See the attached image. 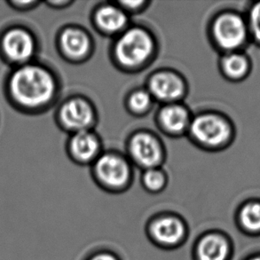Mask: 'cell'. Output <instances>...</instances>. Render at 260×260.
Returning a JSON list of instances; mask_svg holds the SVG:
<instances>
[{
  "mask_svg": "<svg viewBox=\"0 0 260 260\" xmlns=\"http://www.w3.org/2000/svg\"><path fill=\"white\" fill-rule=\"evenodd\" d=\"M154 43L148 32L134 28L124 32L116 43V59L127 67L144 63L151 55Z\"/></svg>",
  "mask_w": 260,
  "mask_h": 260,
  "instance_id": "obj_3",
  "label": "cell"
},
{
  "mask_svg": "<svg viewBox=\"0 0 260 260\" xmlns=\"http://www.w3.org/2000/svg\"><path fill=\"white\" fill-rule=\"evenodd\" d=\"M59 119L69 130L77 133L86 131L92 123L93 113L91 106L81 99H71L60 107Z\"/></svg>",
  "mask_w": 260,
  "mask_h": 260,
  "instance_id": "obj_7",
  "label": "cell"
},
{
  "mask_svg": "<svg viewBox=\"0 0 260 260\" xmlns=\"http://www.w3.org/2000/svg\"><path fill=\"white\" fill-rule=\"evenodd\" d=\"M215 39L222 48L236 49L246 39V26L243 19L235 14L220 15L213 27Z\"/></svg>",
  "mask_w": 260,
  "mask_h": 260,
  "instance_id": "obj_5",
  "label": "cell"
},
{
  "mask_svg": "<svg viewBox=\"0 0 260 260\" xmlns=\"http://www.w3.org/2000/svg\"><path fill=\"white\" fill-rule=\"evenodd\" d=\"M160 122L169 132L179 134L189 124V115L182 106L171 104L166 106L160 113Z\"/></svg>",
  "mask_w": 260,
  "mask_h": 260,
  "instance_id": "obj_13",
  "label": "cell"
},
{
  "mask_svg": "<svg viewBox=\"0 0 260 260\" xmlns=\"http://www.w3.org/2000/svg\"><path fill=\"white\" fill-rule=\"evenodd\" d=\"M130 153L134 161L148 169L155 168L162 159V148L151 134H138L132 138Z\"/></svg>",
  "mask_w": 260,
  "mask_h": 260,
  "instance_id": "obj_6",
  "label": "cell"
},
{
  "mask_svg": "<svg viewBox=\"0 0 260 260\" xmlns=\"http://www.w3.org/2000/svg\"><path fill=\"white\" fill-rule=\"evenodd\" d=\"M59 43L60 49L71 58L85 56L90 47V41L87 35L78 28H66L61 32Z\"/></svg>",
  "mask_w": 260,
  "mask_h": 260,
  "instance_id": "obj_12",
  "label": "cell"
},
{
  "mask_svg": "<svg viewBox=\"0 0 260 260\" xmlns=\"http://www.w3.org/2000/svg\"><path fill=\"white\" fill-rule=\"evenodd\" d=\"M246 260H260V253L254 254L252 256L248 257Z\"/></svg>",
  "mask_w": 260,
  "mask_h": 260,
  "instance_id": "obj_24",
  "label": "cell"
},
{
  "mask_svg": "<svg viewBox=\"0 0 260 260\" xmlns=\"http://www.w3.org/2000/svg\"><path fill=\"white\" fill-rule=\"evenodd\" d=\"M144 185L149 191L158 192L166 184V176L155 168L148 169L143 176Z\"/></svg>",
  "mask_w": 260,
  "mask_h": 260,
  "instance_id": "obj_18",
  "label": "cell"
},
{
  "mask_svg": "<svg viewBox=\"0 0 260 260\" xmlns=\"http://www.w3.org/2000/svg\"><path fill=\"white\" fill-rule=\"evenodd\" d=\"M143 2H137V1H134V2H123L122 5L123 7H127V8H131V9H136L139 8V7L142 5Z\"/></svg>",
  "mask_w": 260,
  "mask_h": 260,
  "instance_id": "obj_23",
  "label": "cell"
},
{
  "mask_svg": "<svg viewBox=\"0 0 260 260\" xmlns=\"http://www.w3.org/2000/svg\"><path fill=\"white\" fill-rule=\"evenodd\" d=\"M151 104V95L149 91L139 90L131 94L129 105L135 112H143Z\"/></svg>",
  "mask_w": 260,
  "mask_h": 260,
  "instance_id": "obj_19",
  "label": "cell"
},
{
  "mask_svg": "<svg viewBox=\"0 0 260 260\" xmlns=\"http://www.w3.org/2000/svg\"><path fill=\"white\" fill-rule=\"evenodd\" d=\"M7 5L18 12H28L35 8L39 3L37 1H18V0H10L7 1Z\"/></svg>",
  "mask_w": 260,
  "mask_h": 260,
  "instance_id": "obj_21",
  "label": "cell"
},
{
  "mask_svg": "<svg viewBox=\"0 0 260 260\" xmlns=\"http://www.w3.org/2000/svg\"><path fill=\"white\" fill-rule=\"evenodd\" d=\"M238 224L247 235L260 236V202L247 203L240 209Z\"/></svg>",
  "mask_w": 260,
  "mask_h": 260,
  "instance_id": "obj_16",
  "label": "cell"
},
{
  "mask_svg": "<svg viewBox=\"0 0 260 260\" xmlns=\"http://www.w3.org/2000/svg\"><path fill=\"white\" fill-rule=\"evenodd\" d=\"M222 67L225 74L233 78L243 77L247 71V60L243 55L230 53L222 60Z\"/></svg>",
  "mask_w": 260,
  "mask_h": 260,
  "instance_id": "obj_17",
  "label": "cell"
},
{
  "mask_svg": "<svg viewBox=\"0 0 260 260\" xmlns=\"http://www.w3.org/2000/svg\"><path fill=\"white\" fill-rule=\"evenodd\" d=\"M231 250L230 242L224 235L211 233L200 240L197 254L199 260H229Z\"/></svg>",
  "mask_w": 260,
  "mask_h": 260,
  "instance_id": "obj_11",
  "label": "cell"
},
{
  "mask_svg": "<svg viewBox=\"0 0 260 260\" xmlns=\"http://www.w3.org/2000/svg\"><path fill=\"white\" fill-rule=\"evenodd\" d=\"M184 85L181 79L171 72L155 75L149 82V93L162 102H173L181 97Z\"/></svg>",
  "mask_w": 260,
  "mask_h": 260,
  "instance_id": "obj_10",
  "label": "cell"
},
{
  "mask_svg": "<svg viewBox=\"0 0 260 260\" xmlns=\"http://www.w3.org/2000/svg\"><path fill=\"white\" fill-rule=\"evenodd\" d=\"M89 260H118L115 257L113 254L107 253V252H103V253L96 254L93 257H91Z\"/></svg>",
  "mask_w": 260,
  "mask_h": 260,
  "instance_id": "obj_22",
  "label": "cell"
},
{
  "mask_svg": "<svg viewBox=\"0 0 260 260\" xmlns=\"http://www.w3.org/2000/svg\"><path fill=\"white\" fill-rule=\"evenodd\" d=\"M96 22L103 30L115 33L124 28L127 23V17L119 8L106 6L100 8L97 12Z\"/></svg>",
  "mask_w": 260,
  "mask_h": 260,
  "instance_id": "obj_15",
  "label": "cell"
},
{
  "mask_svg": "<svg viewBox=\"0 0 260 260\" xmlns=\"http://www.w3.org/2000/svg\"><path fill=\"white\" fill-rule=\"evenodd\" d=\"M150 233L156 242L167 246H173L182 241L186 234V228L179 218L166 216L152 222Z\"/></svg>",
  "mask_w": 260,
  "mask_h": 260,
  "instance_id": "obj_9",
  "label": "cell"
},
{
  "mask_svg": "<svg viewBox=\"0 0 260 260\" xmlns=\"http://www.w3.org/2000/svg\"><path fill=\"white\" fill-rule=\"evenodd\" d=\"M250 24L255 38L260 42V3H257L251 10Z\"/></svg>",
  "mask_w": 260,
  "mask_h": 260,
  "instance_id": "obj_20",
  "label": "cell"
},
{
  "mask_svg": "<svg viewBox=\"0 0 260 260\" xmlns=\"http://www.w3.org/2000/svg\"><path fill=\"white\" fill-rule=\"evenodd\" d=\"M71 150L75 157L88 161L94 157L99 150V141L94 134L87 131L77 133L71 141Z\"/></svg>",
  "mask_w": 260,
  "mask_h": 260,
  "instance_id": "obj_14",
  "label": "cell"
},
{
  "mask_svg": "<svg viewBox=\"0 0 260 260\" xmlns=\"http://www.w3.org/2000/svg\"><path fill=\"white\" fill-rule=\"evenodd\" d=\"M95 172L100 180L110 187L123 186L130 177V170L126 162L116 155L102 156L96 162Z\"/></svg>",
  "mask_w": 260,
  "mask_h": 260,
  "instance_id": "obj_8",
  "label": "cell"
},
{
  "mask_svg": "<svg viewBox=\"0 0 260 260\" xmlns=\"http://www.w3.org/2000/svg\"><path fill=\"white\" fill-rule=\"evenodd\" d=\"M193 138L203 144L218 146L230 136V127L220 116L213 114L198 116L190 124Z\"/></svg>",
  "mask_w": 260,
  "mask_h": 260,
  "instance_id": "obj_4",
  "label": "cell"
},
{
  "mask_svg": "<svg viewBox=\"0 0 260 260\" xmlns=\"http://www.w3.org/2000/svg\"><path fill=\"white\" fill-rule=\"evenodd\" d=\"M38 49L37 36L28 26L14 23L0 32V57L12 69L35 61Z\"/></svg>",
  "mask_w": 260,
  "mask_h": 260,
  "instance_id": "obj_2",
  "label": "cell"
},
{
  "mask_svg": "<svg viewBox=\"0 0 260 260\" xmlns=\"http://www.w3.org/2000/svg\"><path fill=\"white\" fill-rule=\"evenodd\" d=\"M5 94L14 109L36 114L53 102L57 91L53 72L43 64L32 61L13 68L5 81Z\"/></svg>",
  "mask_w": 260,
  "mask_h": 260,
  "instance_id": "obj_1",
  "label": "cell"
}]
</instances>
